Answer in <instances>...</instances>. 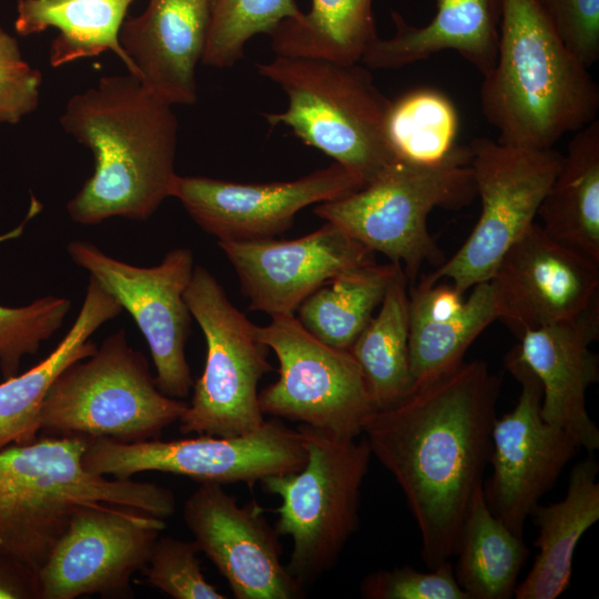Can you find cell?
I'll return each mask as SVG.
<instances>
[{
	"label": "cell",
	"instance_id": "cell-15",
	"mask_svg": "<svg viewBox=\"0 0 599 599\" xmlns=\"http://www.w3.org/2000/svg\"><path fill=\"white\" fill-rule=\"evenodd\" d=\"M505 366L521 390L514 409L494 422L493 473L483 493L494 516L524 537L527 518L579 447L566 430L542 419L540 382L512 349Z\"/></svg>",
	"mask_w": 599,
	"mask_h": 599
},
{
	"label": "cell",
	"instance_id": "cell-10",
	"mask_svg": "<svg viewBox=\"0 0 599 599\" xmlns=\"http://www.w3.org/2000/svg\"><path fill=\"white\" fill-rule=\"evenodd\" d=\"M481 212L471 233L448 260L420 280L451 281L464 294L489 281L506 251L532 225L562 154L477 138L468 145Z\"/></svg>",
	"mask_w": 599,
	"mask_h": 599
},
{
	"label": "cell",
	"instance_id": "cell-19",
	"mask_svg": "<svg viewBox=\"0 0 599 599\" xmlns=\"http://www.w3.org/2000/svg\"><path fill=\"white\" fill-rule=\"evenodd\" d=\"M248 298L250 311L294 315L300 304L333 278L375 262L374 252L325 222L294 240L219 241Z\"/></svg>",
	"mask_w": 599,
	"mask_h": 599
},
{
	"label": "cell",
	"instance_id": "cell-18",
	"mask_svg": "<svg viewBox=\"0 0 599 599\" xmlns=\"http://www.w3.org/2000/svg\"><path fill=\"white\" fill-rule=\"evenodd\" d=\"M498 319L524 332L570 321L599 294V263L532 225L506 251L491 277Z\"/></svg>",
	"mask_w": 599,
	"mask_h": 599
},
{
	"label": "cell",
	"instance_id": "cell-5",
	"mask_svg": "<svg viewBox=\"0 0 599 599\" xmlns=\"http://www.w3.org/2000/svg\"><path fill=\"white\" fill-rule=\"evenodd\" d=\"M256 69L288 101L283 112L266 113L267 122L290 128L365 185L400 161L387 134L392 101L359 63L276 55Z\"/></svg>",
	"mask_w": 599,
	"mask_h": 599
},
{
	"label": "cell",
	"instance_id": "cell-9",
	"mask_svg": "<svg viewBox=\"0 0 599 599\" xmlns=\"http://www.w3.org/2000/svg\"><path fill=\"white\" fill-rule=\"evenodd\" d=\"M184 298L204 334L206 357L180 433L236 437L257 430L265 422L257 386L272 369L268 346L203 266L194 267Z\"/></svg>",
	"mask_w": 599,
	"mask_h": 599
},
{
	"label": "cell",
	"instance_id": "cell-16",
	"mask_svg": "<svg viewBox=\"0 0 599 599\" xmlns=\"http://www.w3.org/2000/svg\"><path fill=\"white\" fill-rule=\"evenodd\" d=\"M365 184L334 162L293 181L240 183L176 175L171 196L219 241L271 238L288 230L304 207L358 191Z\"/></svg>",
	"mask_w": 599,
	"mask_h": 599
},
{
	"label": "cell",
	"instance_id": "cell-7",
	"mask_svg": "<svg viewBox=\"0 0 599 599\" xmlns=\"http://www.w3.org/2000/svg\"><path fill=\"white\" fill-rule=\"evenodd\" d=\"M475 196L468 150L437 165L398 161L358 191L319 203L314 213L399 264L414 284L423 264L445 261L428 232L429 213L436 207L459 210Z\"/></svg>",
	"mask_w": 599,
	"mask_h": 599
},
{
	"label": "cell",
	"instance_id": "cell-1",
	"mask_svg": "<svg viewBox=\"0 0 599 599\" xmlns=\"http://www.w3.org/2000/svg\"><path fill=\"white\" fill-rule=\"evenodd\" d=\"M500 377L481 359L415 387L375 410L363 434L372 456L393 475L434 569L456 552L466 511L491 453Z\"/></svg>",
	"mask_w": 599,
	"mask_h": 599
},
{
	"label": "cell",
	"instance_id": "cell-6",
	"mask_svg": "<svg viewBox=\"0 0 599 599\" xmlns=\"http://www.w3.org/2000/svg\"><path fill=\"white\" fill-rule=\"evenodd\" d=\"M306 463L260 483L281 504L275 531L293 548L286 568L305 587L332 569L358 526L361 488L372 453L367 440L342 438L300 424Z\"/></svg>",
	"mask_w": 599,
	"mask_h": 599
},
{
	"label": "cell",
	"instance_id": "cell-36",
	"mask_svg": "<svg viewBox=\"0 0 599 599\" xmlns=\"http://www.w3.org/2000/svg\"><path fill=\"white\" fill-rule=\"evenodd\" d=\"M359 590L367 599H469L449 560L429 571L412 566L377 570L363 578Z\"/></svg>",
	"mask_w": 599,
	"mask_h": 599
},
{
	"label": "cell",
	"instance_id": "cell-35",
	"mask_svg": "<svg viewBox=\"0 0 599 599\" xmlns=\"http://www.w3.org/2000/svg\"><path fill=\"white\" fill-rule=\"evenodd\" d=\"M197 545L173 537H159L143 568L146 581L174 599H224L201 569Z\"/></svg>",
	"mask_w": 599,
	"mask_h": 599
},
{
	"label": "cell",
	"instance_id": "cell-37",
	"mask_svg": "<svg viewBox=\"0 0 599 599\" xmlns=\"http://www.w3.org/2000/svg\"><path fill=\"white\" fill-rule=\"evenodd\" d=\"M41 83V73L23 59L16 39L0 28V123L14 124L32 113Z\"/></svg>",
	"mask_w": 599,
	"mask_h": 599
},
{
	"label": "cell",
	"instance_id": "cell-8",
	"mask_svg": "<svg viewBox=\"0 0 599 599\" xmlns=\"http://www.w3.org/2000/svg\"><path fill=\"white\" fill-rule=\"evenodd\" d=\"M186 407L158 388L148 361L119 329L55 378L41 407L40 432L124 443L155 439Z\"/></svg>",
	"mask_w": 599,
	"mask_h": 599
},
{
	"label": "cell",
	"instance_id": "cell-13",
	"mask_svg": "<svg viewBox=\"0 0 599 599\" xmlns=\"http://www.w3.org/2000/svg\"><path fill=\"white\" fill-rule=\"evenodd\" d=\"M67 251L134 319L149 345L158 388L172 398L187 397L193 380L185 345L192 315L184 293L195 267L192 252L177 247L160 264L141 267L87 241H72Z\"/></svg>",
	"mask_w": 599,
	"mask_h": 599
},
{
	"label": "cell",
	"instance_id": "cell-31",
	"mask_svg": "<svg viewBox=\"0 0 599 599\" xmlns=\"http://www.w3.org/2000/svg\"><path fill=\"white\" fill-rule=\"evenodd\" d=\"M398 266L373 262L333 278L300 304L298 322L323 343L349 349L380 305Z\"/></svg>",
	"mask_w": 599,
	"mask_h": 599
},
{
	"label": "cell",
	"instance_id": "cell-32",
	"mask_svg": "<svg viewBox=\"0 0 599 599\" xmlns=\"http://www.w3.org/2000/svg\"><path fill=\"white\" fill-rule=\"evenodd\" d=\"M458 115L453 102L430 89L410 91L392 102L387 134L397 159L437 165L468 152L456 144Z\"/></svg>",
	"mask_w": 599,
	"mask_h": 599
},
{
	"label": "cell",
	"instance_id": "cell-38",
	"mask_svg": "<svg viewBox=\"0 0 599 599\" xmlns=\"http://www.w3.org/2000/svg\"><path fill=\"white\" fill-rule=\"evenodd\" d=\"M568 50L588 69L599 59V0H536Z\"/></svg>",
	"mask_w": 599,
	"mask_h": 599
},
{
	"label": "cell",
	"instance_id": "cell-11",
	"mask_svg": "<svg viewBox=\"0 0 599 599\" xmlns=\"http://www.w3.org/2000/svg\"><path fill=\"white\" fill-rule=\"evenodd\" d=\"M278 361V378L258 393L261 410L342 438H357L376 410L362 369L349 352L327 345L294 315L256 325Z\"/></svg>",
	"mask_w": 599,
	"mask_h": 599
},
{
	"label": "cell",
	"instance_id": "cell-29",
	"mask_svg": "<svg viewBox=\"0 0 599 599\" xmlns=\"http://www.w3.org/2000/svg\"><path fill=\"white\" fill-rule=\"evenodd\" d=\"M268 35L276 55L361 63L378 38L373 0H312L307 13L282 20Z\"/></svg>",
	"mask_w": 599,
	"mask_h": 599
},
{
	"label": "cell",
	"instance_id": "cell-23",
	"mask_svg": "<svg viewBox=\"0 0 599 599\" xmlns=\"http://www.w3.org/2000/svg\"><path fill=\"white\" fill-rule=\"evenodd\" d=\"M436 12L423 27L392 11L395 32L368 47L361 63L370 69H397L454 50L483 77L494 67L499 43L502 0H435Z\"/></svg>",
	"mask_w": 599,
	"mask_h": 599
},
{
	"label": "cell",
	"instance_id": "cell-4",
	"mask_svg": "<svg viewBox=\"0 0 599 599\" xmlns=\"http://www.w3.org/2000/svg\"><path fill=\"white\" fill-rule=\"evenodd\" d=\"M88 440L51 436L0 449V556L37 573L83 505L129 506L162 519L174 514L165 487L87 470Z\"/></svg>",
	"mask_w": 599,
	"mask_h": 599
},
{
	"label": "cell",
	"instance_id": "cell-39",
	"mask_svg": "<svg viewBox=\"0 0 599 599\" xmlns=\"http://www.w3.org/2000/svg\"><path fill=\"white\" fill-rule=\"evenodd\" d=\"M39 598L37 573L20 562L0 556V599Z\"/></svg>",
	"mask_w": 599,
	"mask_h": 599
},
{
	"label": "cell",
	"instance_id": "cell-20",
	"mask_svg": "<svg viewBox=\"0 0 599 599\" xmlns=\"http://www.w3.org/2000/svg\"><path fill=\"white\" fill-rule=\"evenodd\" d=\"M599 300L573 319L528 329L512 351L537 376L540 415L566 430L589 453L599 448V429L586 407L588 388L599 379Z\"/></svg>",
	"mask_w": 599,
	"mask_h": 599
},
{
	"label": "cell",
	"instance_id": "cell-33",
	"mask_svg": "<svg viewBox=\"0 0 599 599\" xmlns=\"http://www.w3.org/2000/svg\"><path fill=\"white\" fill-rule=\"evenodd\" d=\"M209 29L201 63L231 68L243 58L245 43L268 34L282 20L302 11L294 0H206Z\"/></svg>",
	"mask_w": 599,
	"mask_h": 599
},
{
	"label": "cell",
	"instance_id": "cell-22",
	"mask_svg": "<svg viewBox=\"0 0 599 599\" xmlns=\"http://www.w3.org/2000/svg\"><path fill=\"white\" fill-rule=\"evenodd\" d=\"M409 366L414 388L464 363L474 341L498 319L489 281L473 286L467 300L453 284L419 281L409 293Z\"/></svg>",
	"mask_w": 599,
	"mask_h": 599
},
{
	"label": "cell",
	"instance_id": "cell-21",
	"mask_svg": "<svg viewBox=\"0 0 599 599\" xmlns=\"http://www.w3.org/2000/svg\"><path fill=\"white\" fill-rule=\"evenodd\" d=\"M207 29L206 0H149L140 16L125 18L119 40L145 88L172 106L192 105Z\"/></svg>",
	"mask_w": 599,
	"mask_h": 599
},
{
	"label": "cell",
	"instance_id": "cell-2",
	"mask_svg": "<svg viewBox=\"0 0 599 599\" xmlns=\"http://www.w3.org/2000/svg\"><path fill=\"white\" fill-rule=\"evenodd\" d=\"M60 123L94 160L93 173L67 204L75 223L145 221L171 196L177 119L135 75H104L73 94Z\"/></svg>",
	"mask_w": 599,
	"mask_h": 599
},
{
	"label": "cell",
	"instance_id": "cell-27",
	"mask_svg": "<svg viewBox=\"0 0 599 599\" xmlns=\"http://www.w3.org/2000/svg\"><path fill=\"white\" fill-rule=\"evenodd\" d=\"M135 0H18L14 29L20 35L59 31L49 49L53 68L112 51L134 74L119 35Z\"/></svg>",
	"mask_w": 599,
	"mask_h": 599
},
{
	"label": "cell",
	"instance_id": "cell-3",
	"mask_svg": "<svg viewBox=\"0 0 599 599\" xmlns=\"http://www.w3.org/2000/svg\"><path fill=\"white\" fill-rule=\"evenodd\" d=\"M479 98L498 142L530 149H551L599 111L597 83L536 0H502L497 58Z\"/></svg>",
	"mask_w": 599,
	"mask_h": 599
},
{
	"label": "cell",
	"instance_id": "cell-26",
	"mask_svg": "<svg viewBox=\"0 0 599 599\" xmlns=\"http://www.w3.org/2000/svg\"><path fill=\"white\" fill-rule=\"evenodd\" d=\"M537 215L556 241L599 263V121L575 132Z\"/></svg>",
	"mask_w": 599,
	"mask_h": 599
},
{
	"label": "cell",
	"instance_id": "cell-28",
	"mask_svg": "<svg viewBox=\"0 0 599 599\" xmlns=\"http://www.w3.org/2000/svg\"><path fill=\"white\" fill-rule=\"evenodd\" d=\"M454 575L469 599H509L529 549L488 508L483 486L470 500L457 541Z\"/></svg>",
	"mask_w": 599,
	"mask_h": 599
},
{
	"label": "cell",
	"instance_id": "cell-14",
	"mask_svg": "<svg viewBox=\"0 0 599 599\" xmlns=\"http://www.w3.org/2000/svg\"><path fill=\"white\" fill-rule=\"evenodd\" d=\"M164 528V519L129 506L79 507L37 572L39 598L132 597L131 578Z\"/></svg>",
	"mask_w": 599,
	"mask_h": 599
},
{
	"label": "cell",
	"instance_id": "cell-17",
	"mask_svg": "<svg viewBox=\"0 0 599 599\" xmlns=\"http://www.w3.org/2000/svg\"><path fill=\"white\" fill-rule=\"evenodd\" d=\"M264 511L256 500L238 505L222 485L201 483L184 502L183 519L236 599L303 598Z\"/></svg>",
	"mask_w": 599,
	"mask_h": 599
},
{
	"label": "cell",
	"instance_id": "cell-30",
	"mask_svg": "<svg viewBox=\"0 0 599 599\" xmlns=\"http://www.w3.org/2000/svg\"><path fill=\"white\" fill-rule=\"evenodd\" d=\"M408 280L399 265L379 312L356 337L349 352L365 377L376 410L390 407L414 389L409 366Z\"/></svg>",
	"mask_w": 599,
	"mask_h": 599
},
{
	"label": "cell",
	"instance_id": "cell-34",
	"mask_svg": "<svg viewBox=\"0 0 599 599\" xmlns=\"http://www.w3.org/2000/svg\"><path fill=\"white\" fill-rule=\"evenodd\" d=\"M71 307L65 297L44 296L32 303L8 307L0 305V370L3 379L18 374L27 355L38 353L63 324Z\"/></svg>",
	"mask_w": 599,
	"mask_h": 599
},
{
	"label": "cell",
	"instance_id": "cell-25",
	"mask_svg": "<svg viewBox=\"0 0 599 599\" xmlns=\"http://www.w3.org/2000/svg\"><path fill=\"white\" fill-rule=\"evenodd\" d=\"M599 464L593 456L576 464L565 497L537 505L531 516L538 526V554L524 581L517 583L516 599H555L568 587L573 554L581 536L599 519Z\"/></svg>",
	"mask_w": 599,
	"mask_h": 599
},
{
	"label": "cell",
	"instance_id": "cell-12",
	"mask_svg": "<svg viewBox=\"0 0 599 599\" xmlns=\"http://www.w3.org/2000/svg\"><path fill=\"white\" fill-rule=\"evenodd\" d=\"M306 451L297 429L272 417L255 432L236 437L196 435L176 440L118 441L89 438L83 466L92 474L126 480L143 471H161L201 483L250 486L300 470Z\"/></svg>",
	"mask_w": 599,
	"mask_h": 599
},
{
	"label": "cell",
	"instance_id": "cell-24",
	"mask_svg": "<svg viewBox=\"0 0 599 599\" xmlns=\"http://www.w3.org/2000/svg\"><path fill=\"white\" fill-rule=\"evenodd\" d=\"M121 305L90 277L80 312L58 346L27 372L0 383V449L28 444L40 432V412L55 378L70 365L91 356V335L122 312Z\"/></svg>",
	"mask_w": 599,
	"mask_h": 599
},
{
	"label": "cell",
	"instance_id": "cell-40",
	"mask_svg": "<svg viewBox=\"0 0 599 599\" xmlns=\"http://www.w3.org/2000/svg\"><path fill=\"white\" fill-rule=\"evenodd\" d=\"M26 222L27 221H24L23 224H21L18 229L13 230L12 232H10V233H8V234H6L3 236H0V241L6 240V238H11L13 236H18L21 233Z\"/></svg>",
	"mask_w": 599,
	"mask_h": 599
}]
</instances>
